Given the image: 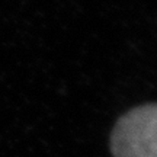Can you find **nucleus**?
Masks as SVG:
<instances>
[{"label":"nucleus","instance_id":"obj_1","mask_svg":"<svg viewBox=\"0 0 157 157\" xmlns=\"http://www.w3.org/2000/svg\"><path fill=\"white\" fill-rule=\"evenodd\" d=\"M111 151L113 157H157V103L137 106L118 119Z\"/></svg>","mask_w":157,"mask_h":157}]
</instances>
